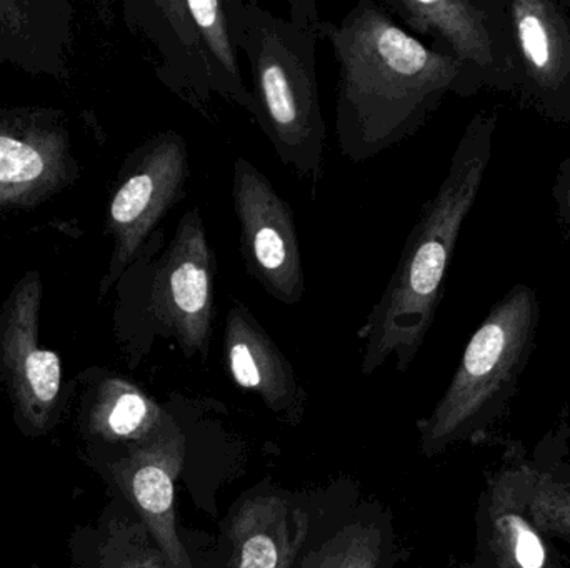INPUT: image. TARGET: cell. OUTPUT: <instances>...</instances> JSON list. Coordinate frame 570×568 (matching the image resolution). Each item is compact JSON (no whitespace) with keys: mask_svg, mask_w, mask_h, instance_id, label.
Here are the masks:
<instances>
[{"mask_svg":"<svg viewBox=\"0 0 570 568\" xmlns=\"http://www.w3.org/2000/svg\"><path fill=\"white\" fill-rule=\"evenodd\" d=\"M337 63L335 139L352 163L411 139L448 93L471 96V73L448 50L402 29L379 0H358L338 23L321 22Z\"/></svg>","mask_w":570,"mask_h":568,"instance_id":"6da1fadb","label":"cell"},{"mask_svg":"<svg viewBox=\"0 0 570 568\" xmlns=\"http://www.w3.org/2000/svg\"><path fill=\"white\" fill-rule=\"evenodd\" d=\"M498 113L481 110L465 127L448 173L422 207L397 266L358 327L361 372L372 376L389 360L407 372L424 346L441 302L459 233L471 213L494 150Z\"/></svg>","mask_w":570,"mask_h":568,"instance_id":"7a4b0ae2","label":"cell"},{"mask_svg":"<svg viewBox=\"0 0 570 568\" xmlns=\"http://www.w3.org/2000/svg\"><path fill=\"white\" fill-rule=\"evenodd\" d=\"M288 13L254 0H224L230 36L253 77L254 120L281 162L318 189L325 173L327 127L317 82L321 17L314 0H288Z\"/></svg>","mask_w":570,"mask_h":568,"instance_id":"3957f363","label":"cell"},{"mask_svg":"<svg viewBox=\"0 0 570 568\" xmlns=\"http://www.w3.org/2000/svg\"><path fill=\"white\" fill-rule=\"evenodd\" d=\"M119 280L126 342L136 362L157 339L174 340L187 359L207 360L217 260L199 207L184 212L170 240L157 229Z\"/></svg>","mask_w":570,"mask_h":568,"instance_id":"277c9868","label":"cell"},{"mask_svg":"<svg viewBox=\"0 0 570 568\" xmlns=\"http://www.w3.org/2000/svg\"><path fill=\"white\" fill-rule=\"evenodd\" d=\"M538 293L512 287L469 340L458 370L431 416L417 422L422 456L432 459L458 444H478L509 409L538 336Z\"/></svg>","mask_w":570,"mask_h":568,"instance_id":"5b68a950","label":"cell"},{"mask_svg":"<svg viewBox=\"0 0 570 568\" xmlns=\"http://www.w3.org/2000/svg\"><path fill=\"white\" fill-rule=\"evenodd\" d=\"M189 179V149L177 130L150 137L127 159L107 212L112 259L102 293L119 282L147 240L160 229V220L183 202Z\"/></svg>","mask_w":570,"mask_h":568,"instance_id":"8992f818","label":"cell"},{"mask_svg":"<svg viewBox=\"0 0 570 568\" xmlns=\"http://www.w3.org/2000/svg\"><path fill=\"white\" fill-rule=\"evenodd\" d=\"M412 32L432 37L471 73L475 87L518 89L509 6L492 0H379Z\"/></svg>","mask_w":570,"mask_h":568,"instance_id":"52a82bcc","label":"cell"},{"mask_svg":"<svg viewBox=\"0 0 570 568\" xmlns=\"http://www.w3.org/2000/svg\"><path fill=\"white\" fill-rule=\"evenodd\" d=\"M230 196L244 269L271 299L285 307L297 306L304 299L305 276L291 203L246 157L234 162Z\"/></svg>","mask_w":570,"mask_h":568,"instance_id":"ba28073f","label":"cell"},{"mask_svg":"<svg viewBox=\"0 0 570 568\" xmlns=\"http://www.w3.org/2000/svg\"><path fill=\"white\" fill-rule=\"evenodd\" d=\"M322 492L261 484L239 497L220 524L207 568H295L314 529Z\"/></svg>","mask_w":570,"mask_h":568,"instance_id":"9c48e42d","label":"cell"},{"mask_svg":"<svg viewBox=\"0 0 570 568\" xmlns=\"http://www.w3.org/2000/svg\"><path fill=\"white\" fill-rule=\"evenodd\" d=\"M187 436L174 412L159 432L130 449L119 450L106 464L124 502L147 527L169 568H197L179 534L176 516V482L186 462Z\"/></svg>","mask_w":570,"mask_h":568,"instance_id":"30bf717a","label":"cell"},{"mask_svg":"<svg viewBox=\"0 0 570 568\" xmlns=\"http://www.w3.org/2000/svg\"><path fill=\"white\" fill-rule=\"evenodd\" d=\"M40 282H23L10 297L0 322V372L20 429L40 436L52 427L62 389V367L39 343Z\"/></svg>","mask_w":570,"mask_h":568,"instance_id":"8fae6325","label":"cell"},{"mask_svg":"<svg viewBox=\"0 0 570 568\" xmlns=\"http://www.w3.org/2000/svg\"><path fill=\"white\" fill-rule=\"evenodd\" d=\"M531 462L514 447L489 474L478 509V556L472 567L559 568L548 539L529 516Z\"/></svg>","mask_w":570,"mask_h":568,"instance_id":"7c38bea8","label":"cell"},{"mask_svg":"<svg viewBox=\"0 0 570 568\" xmlns=\"http://www.w3.org/2000/svg\"><path fill=\"white\" fill-rule=\"evenodd\" d=\"M394 516L377 500L358 499L354 487H327L307 546L295 568H395Z\"/></svg>","mask_w":570,"mask_h":568,"instance_id":"4fadbf2b","label":"cell"},{"mask_svg":"<svg viewBox=\"0 0 570 568\" xmlns=\"http://www.w3.org/2000/svg\"><path fill=\"white\" fill-rule=\"evenodd\" d=\"M518 89L542 117L570 122V16L551 0L509 3Z\"/></svg>","mask_w":570,"mask_h":568,"instance_id":"5bb4252c","label":"cell"},{"mask_svg":"<svg viewBox=\"0 0 570 568\" xmlns=\"http://www.w3.org/2000/svg\"><path fill=\"white\" fill-rule=\"evenodd\" d=\"M224 366L236 386L256 393L284 422L301 423L305 390L291 360L254 316L249 306L230 299L224 322Z\"/></svg>","mask_w":570,"mask_h":568,"instance_id":"9a60e30c","label":"cell"},{"mask_svg":"<svg viewBox=\"0 0 570 568\" xmlns=\"http://www.w3.org/2000/svg\"><path fill=\"white\" fill-rule=\"evenodd\" d=\"M67 146L46 132H0V212L33 206L63 186Z\"/></svg>","mask_w":570,"mask_h":568,"instance_id":"2e32d148","label":"cell"},{"mask_svg":"<svg viewBox=\"0 0 570 568\" xmlns=\"http://www.w3.org/2000/svg\"><path fill=\"white\" fill-rule=\"evenodd\" d=\"M169 416L139 386L106 373L97 380L87 402L83 429L109 449L126 450L153 439Z\"/></svg>","mask_w":570,"mask_h":568,"instance_id":"e0dca14e","label":"cell"},{"mask_svg":"<svg viewBox=\"0 0 570 568\" xmlns=\"http://www.w3.org/2000/svg\"><path fill=\"white\" fill-rule=\"evenodd\" d=\"M186 7L203 43L210 89L254 116L253 92L244 86L224 0H186Z\"/></svg>","mask_w":570,"mask_h":568,"instance_id":"ac0fdd59","label":"cell"},{"mask_svg":"<svg viewBox=\"0 0 570 568\" xmlns=\"http://www.w3.org/2000/svg\"><path fill=\"white\" fill-rule=\"evenodd\" d=\"M100 527L97 568H169L163 550L130 507L107 517Z\"/></svg>","mask_w":570,"mask_h":568,"instance_id":"d6986e66","label":"cell"},{"mask_svg":"<svg viewBox=\"0 0 570 568\" xmlns=\"http://www.w3.org/2000/svg\"><path fill=\"white\" fill-rule=\"evenodd\" d=\"M529 516L546 539L570 542V464L546 469L531 462Z\"/></svg>","mask_w":570,"mask_h":568,"instance_id":"ffe728a7","label":"cell"},{"mask_svg":"<svg viewBox=\"0 0 570 568\" xmlns=\"http://www.w3.org/2000/svg\"><path fill=\"white\" fill-rule=\"evenodd\" d=\"M552 192H554L556 206H558L559 226H561L566 240L570 243V156L559 166Z\"/></svg>","mask_w":570,"mask_h":568,"instance_id":"44dd1931","label":"cell"},{"mask_svg":"<svg viewBox=\"0 0 570 568\" xmlns=\"http://www.w3.org/2000/svg\"><path fill=\"white\" fill-rule=\"evenodd\" d=\"M29 568H40V567L36 566V564H33V566H30Z\"/></svg>","mask_w":570,"mask_h":568,"instance_id":"7402d4cb","label":"cell"},{"mask_svg":"<svg viewBox=\"0 0 570 568\" xmlns=\"http://www.w3.org/2000/svg\"><path fill=\"white\" fill-rule=\"evenodd\" d=\"M197 568H207V567H206V566H203V567H200V566H197Z\"/></svg>","mask_w":570,"mask_h":568,"instance_id":"603a6c76","label":"cell"},{"mask_svg":"<svg viewBox=\"0 0 570 568\" xmlns=\"http://www.w3.org/2000/svg\"><path fill=\"white\" fill-rule=\"evenodd\" d=\"M559 568H566V567H564V566H561V567H559Z\"/></svg>","mask_w":570,"mask_h":568,"instance_id":"cb8c5ba5","label":"cell"}]
</instances>
